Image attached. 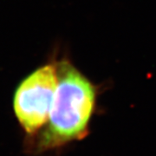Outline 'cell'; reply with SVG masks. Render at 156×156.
Listing matches in <instances>:
<instances>
[{"label": "cell", "mask_w": 156, "mask_h": 156, "mask_svg": "<svg viewBox=\"0 0 156 156\" xmlns=\"http://www.w3.org/2000/svg\"><path fill=\"white\" fill-rule=\"evenodd\" d=\"M58 83L49 121L37 147L50 150L85 138L95 112V85L67 60L57 64Z\"/></svg>", "instance_id": "6da1fadb"}, {"label": "cell", "mask_w": 156, "mask_h": 156, "mask_svg": "<svg viewBox=\"0 0 156 156\" xmlns=\"http://www.w3.org/2000/svg\"><path fill=\"white\" fill-rule=\"evenodd\" d=\"M57 83V66L49 63L29 75L17 87L13 108L27 134H35L48 122Z\"/></svg>", "instance_id": "7a4b0ae2"}]
</instances>
